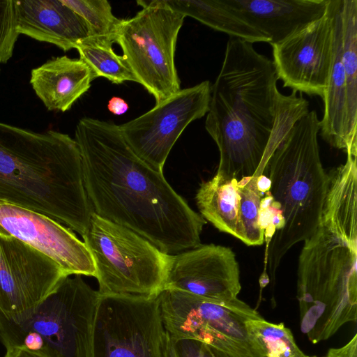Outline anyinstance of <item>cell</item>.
Returning <instances> with one entry per match:
<instances>
[{
    "label": "cell",
    "mask_w": 357,
    "mask_h": 357,
    "mask_svg": "<svg viewBox=\"0 0 357 357\" xmlns=\"http://www.w3.org/2000/svg\"><path fill=\"white\" fill-rule=\"evenodd\" d=\"M75 139L95 213L169 255L201 245L206 221L172 188L163 172L136 155L118 125L82 118L76 125Z\"/></svg>",
    "instance_id": "obj_1"
},
{
    "label": "cell",
    "mask_w": 357,
    "mask_h": 357,
    "mask_svg": "<svg viewBox=\"0 0 357 357\" xmlns=\"http://www.w3.org/2000/svg\"><path fill=\"white\" fill-rule=\"evenodd\" d=\"M278 80L272 60L252 43L229 37L205 121L220 153L216 174L236 180L262 174L291 127L310 111L302 95L281 93Z\"/></svg>",
    "instance_id": "obj_2"
},
{
    "label": "cell",
    "mask_w": 357,
    "mask_h": 357,
    "mask_svg": "<svg viewBox=\"0 0 357 357\" xmlns=\"http://www.w3.org/2000/svg\"><path fill=\"white\" fill-rule=\"evenodd\" d=\"M0 201L46 215L83 236L93 211L75 139L0 122Z\"/></svg>",
    "instance_id": "obj_3"
},
{
    "label": "cell",
    "mask_w": 357,
    "mask_h": 357,
    "mask_svg": "<svg viewBox=\"0 0 357 357\" xmlns=\"http://www.w3.org/2000/svg\"><path fill=\"white\" fill-rule=\"evenodd\" d=\"M297 271L301 330L313 344L357 319V208L325 199L319 223L304 241Z\"/></svg>",
    "instance_id": "obj_4"
},
{
    "label": "cell",
    "mask_w": 357,
    "mask_h": 357,
    "mask_svg": "<svg viewBox=\"0 0 357 357\" xmlns=\"http://www.w3.org/2000/svg\"><path fill=\"white\" fill-rule=\"evenodd\" d=\"M320 120L309 111L291 127L266 163L262 174L270 181L263 202L273 214L275 234L268 242L259 282L275 283L282 258L317 229L328 190V175L318 142Z\"/></svg>",
    "instance_id": "obj_5"
},
{
    "label": "cell",
    "mask_w": 357,
    "mask_h": 357,
    "mask_svg": "<svg viewBox=\"0 0 357 357\" xmlns=\"http://www.w3.org/2000/svg\"><path fill=\"white\" fill-rule=\"evenodd\" d=\"M99 298L81 275H68L28 314L10 318L0 311V340L6 349L44 357H92Z\"/></svg>",
    "instance_id": "obj_6"
},
{
    "label": "cell",
    "mask_w": 357,
    "mask_h": 357,
    "mask_svg": "<svg viewBox=\"0 0 357 357\" xmlns=\"http://www.w3.org/2000/svg\"><path fill=\"white\" fill-rule=\"evenodd\" d=\"M82 236L95 264L100 294L158 296L164 289L172 255L94 212Z\"/></svg>",
    "instance_id": "obj_7"
},
{
    "label": "cell",
    "mask_w": 357,
    "mask_h": 357,
    "mask_svg": "<svg viewBox=\"0 0 357 357\" xmlns=\"http://www.w3.org/2000/svg\"><path fill=\"white\" fill-rule=\"evenodd\" d=\"M142 8L121 20L116 43L137 79L159 104L181 90L175 51L185 17L163 0L137 1Z\"/></svg>",
    "instance_id": "obj_8"
},
{
    "label": "cell",
    "mask_w": 357,
    "mask_h": 357,
    "mask_svg": "<svg viewBox=\"0 0 357 357\" xmlns=\"http://www.w3.org/2000/svg\"><path fill=\"white\" fill-rule=\"evenodd\" d=\"M165 331L173 339L203 342L231 357H266L245 321L263 319L241 300L221 303L174 289L158 295Z\"/></svg>",
    "instance_id": "obj_9"
},
{
    "label": "cell",
    "mask_w": 357,
    "mask_h": 357,
    "mask_svg": "<svg viewBox=\"0 0 357 357\" xmlns=\"http://www.w3.org/2000/svg\"><path fill=\"white\" fill-rule=\"evenodd\" d=\"M158 296L100 294L92 357H165Z\"/></svg>",
    "instance_id": "obj_10"
},
{
    "label": "cell",
    "mask_w": 357,
    "mask_h": 357,
    "mask_svg": "<svg viewBox=\"0 0 357 357\" xmlns=\"http://www.w3.org/2000/svg\"><path fill=\"white\" fill-rule=\"evenodd\" d=\"M211 93V84L208 80L181 89L147 112L119 126L121 132L137 156L162 172L183 131L207 114Z\"/></svg>",
    "instance_id": "obj_11"
},
{
    "label": "cell",
    "mask_w": 357,
    "mask_h": 357,
    "mask_svg": "<svg viewBox=\"0 0 357 357\" xmlns=\"http://www.w3.org/2000/svg\"><path fill=\"white\" fill-rule=\"evenodd\" d=\"M68 275L27 244L0 234V311L14 318L28 314Z\"/></svg>",
    "instance_id": "obj_12"
},
{
    "label": "cell",
    "mask_w": 357,
    "mask_h": 357,
    "mask_svg": "<svg viewBox=\"0 0 357 357\" xmlns=\"http://www.w3.org/2000/svg\"><path fill=\"white\" fill-rule=\"evenodd\" d=\"M273 64L283 87L323 97L333 54V0L320 19L272 45Z\"/></svg>",
    "instance_id": "obj_13"
},
{
    "label": "cell",
    "mask_w": 357,
    "mask_h": 357,
    "mask_svg": "<svg viewBox=\"0 0 357 357\" xmlns=\"http://www.w3.org/2000/svg\"><path fill=\"white\" fill-rule=\"evenodd\" d=\"M257 176L241 180L215 174L202 182L195 199L202 218L248 246L265 241L260 211L263 194Z\"/></svg>",
    "instance_id": "obj_14"
},
{
    "label": "cell",
    "mask_w": 357,
    "mask_h": 357,
    "mask_svg": "<svg viewBox=\"0 0 357 357\" xmlns=\"http://www.w3.org/2000/svg\"><path fill=\"white\" fill-rule=\"evenodd\" d=\"M0 234L13 236L46 255L68 275L96 278L85 243L70 228L46 215L0 201Z\"/></svg>",
    "instance_id": "obj_15"
},
{
    "label": "cell",
    "mask_w": 357,
    "mask_h": 357,
    "mask_svg": "<svg viewBox=\"0 0 357 357\" xmlns=\"http://www.w3.org/2000/svg\"><path fill=\"white\" fill-rule=\"evenodd\" d=\"M164 289L235 302L241 289L236 255L228 247L212 243L172 255Z\"/></svg>",
    "instance_id": "obj_16"
},
{
    "label": "cell",
    "mask_w": 357,
    "mask_h": 357,
    "mask_svg": "<svg viewBox=\"0 0 357 357\" xmlns=\"http://www.w3.org/2000/svg\"><path fill=\"white\" fill-rule=\"evenodd\" d=\"M245 22L279 43L326 13L329 0H222Z\"/></svg>",
    "instance_id": "obj_17"
},
{
    "label": "cell",
    "mask_w": 357,
    "mask_h": 357,
    "mask_svg": "<svg viewBox=\"0 0 357 357\" xmlns=\"http://www.w3.org/2000/svg\"><path fill=\"white\" fill-rule=\"evenodd\" d=\"M17 31L66 52L90 38L84 19L62 0H15Z\"/></svg>",
    "instance_id": "obj_18"
},
{
    "label": "cell",
    "mask_w": 357,
    "mask_h": 357,
    "mask_svg": "<svg viewBox=\"0 0 357 357\" xmlns=\"http://www.w3.org/2000/svg\"><path fill=\"white\" fill-rule=\"evenodd\" d=\"M93 79L82 60L62 56L32 69L30 83L48 110L66 112L89 89Z\"/></svg>",
    "instance_id": "obj_19"
},
{
    "label": "cell",
    "mask_w": 357,
    "mask_h": 357,
    "mask_svg": "<svg viewBox=\"0 0 357 357\" xmlns=\"http://www.w3.org/2000/svg\"><path fill=\"white\" fill-rule=\"evenodd\" d=\"M321 98L324 109L320 135L331 146L347 153V81L342 61L340 0H333V61Z\"/></svg>",
    "instance_id": "obj_20"
},
{
    "label": "cell",
    "mask_w": 357,
    "mask_h": 357,
    "mask_svg": "<svg viewBox=\"0 0 357 357\" xmlns=\"http://www.w3.org/2000/svg\"><path fill=\"white\" fill-rule=\"evenodd\" d=\"M172 10L211 29L250 43H268V37L250 26L222 0H163Z\"/></svg>",
    "instance_id": "obj_21"
},
{
    "label": "cell",
    "mask_w": 357,
    "mask_h": 357,
    "mask_svg": "<svg viewBox=\"0 0 357 357\" xmlns=\"http://www.w3.org/2000/svg\"><path fill=\"white\" fill-rule=\"evenodd\" d=\"M342 61L347 81V155L357 156V0H340Z\"/></svg>",
    "instance_id": "obj_22"
},
{
    "label": "cell",
    "mask_w": 357,
    "mask_h": 357,
    "mask_svg": "<svg viewBox=\"0 0 357 357\" xmlns=\"http://www.w3.org/2000/svg\"><path fill=\"white\" fill-rule=\"evenodd\" d=\"M76 49L79 59L90 68L94 79L102 77L117 84L126 81L137 82L125 59L114 52L112 45L89 38Z\"/></svg>",
    "instance_id": "obj_23"
},
{
    "label": "cell",
    "mask_w": 357,
    "mask_h": 357,
    "mask_svg": "<svg viewBox=\"0 0 357 357\" xmlns=\"http://www.w3.org/2000/svg\"><path fill=\"white\" fill-rule=\"evenodd\" d=\"M245 326L266 357H310L299 349L291 331L283 323L273 324L263 318L248 319Z\"/></svg>",
    "instance_id": "obj_24"
},
{
    "label": "cell",
    "mask_w": 357,
    "mask_h": 357,
    "mask_svg": "<svg viewBox=\"0 0 357 357\" xmlns=\"http://www.w3.org/2000/svg\"><path fill=\"white\" fill-rule=\"evenodd\" d=\"M86 22L90 38L112 45L116 43L121 20L114 15L106 0H62Z\"/></svg>",
    "instance_id": "obj_25"
},
{
    "label": "cell",
    "mask_w": 357,
    "mask_h": 357,
    "mask_svg": "<svg viewBox=\"0 0 357 357\" xmlns=\"http://www.w3.org/2000/svg\"><path fill=\"white\" fill-rule=\"evenodd\" d=\"M19 35L15 0H0V63L12 57Z\"/></svg>",
    "instance_id": "obj_26"
},
{
    "label": "cell",
    "mask_w": 357,
    "mask_h": 357,
    "mask_svg": "<svg viewBox=\"0 0 357 357\" xmlns=\"http://www.w3.org/2000/svg\"><path fill=\"white\" fill-rule=\"evenodd\" d=\"M170 338L177 357H231L222 351L197 340L173 339L171 337Z\"/></svg>",
    "instance_id": "obj_27"
},
{
    "label": "cell",
    "mask_w": 357,
    "mask_h": 357,
    "mask_svg": "<svg viewBox=\"0 0 357 357\" xmlns=\"http://www.w3.org/2000/svg\"><path fill=\"white\" fill-rule=\"evenodd\" d=\"M324 357H357V334L342 347L330 349Z\"/></svg>",
    "instance_id": "obj_28"
},
{
    "label": "cell",
    "mask_w": 357,
    "mask_h": 357,
    "mask_svg": "<svg viewBox=\"0 0 357 357\" xmlns=\"http://www.w3.org/2000/svg\"><path fill=\"white\" fill-rule=\"evenodd\" d=\"M128 103L121 98L112 97L107 104L108 110L113 114L121 115L128 110Z\"/></svg>",
    "instance_id": "obj_29"
},
{
    "label": "cell",
    "mask_w": 357,
    "mask_h": 357,
    "mask_svg": "<svg viewBox=\"0 0 357 357\" xmlns=\"http://www.w3.org/2000/svg\"><path fill=\"white\" fill-rule=\"evenodd\" d=\"M3 357H44L37 353L22 347H10L6 349Z\"/></svg>",
    "instance_id": "obj_30"
},
{
    "label": "cell",
    "mask_w": 357,
    "mask_h": 357,
    "mask_svg": "<svg viewBox=\"0 0 357 357\" xmlns=\"http://www.w3.org/2000/svg\"><path fill=\"white\" fill-rule=\"evenodd\" d=\"M165 357H177L172 340L167 333Z\"/></svg>",
    "instance_id": "obj_31"
},
{
    "label": "cell",
    "mask_w": 357,
    "mask_h": 357,
    "mask_svg": "<svg viewBox=\"0 0 357 357\" xmlns=\"http://www.w3.org/2000/svg\"><path fill=\"white\" fill-rule=\"evenodd\" d=\"M310 357H317L316 356H310Z\"/></svg>",
    "instance_id": "obj_32"
}]
</instances>
